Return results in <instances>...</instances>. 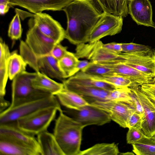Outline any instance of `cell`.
<instances>
[{
    "mask_svg": "<svg viewBox=\"0 0 155 155\" xmlns=\"http://www.w3.org/2000/svg\"><path fill=\"white\" fill-rule=\"evenodd\" d=\"M27 64L21 56L16 51L11 53L8 61L9 78L12 80L18 75L25 71Z\"/></svg>",
    "mask_w": 155,
    "mask_h": 155,
    "instance_id": "obj_28",
    "label": "cell"
},
{
    "mask_svg": "<svg viewBox=\"0 0 155 155\" xmlns=\"http://www.w3.org/2000/svg\"><path fill=\"white\" fill-rule=\"evenodd\" d=\"M130 88L131 101L134 107L136 112L143 117V110L141 102L136 94Z\"/></svg>",
    "mask_w": 155,
    "mask_h": 155,
    "instance_id": "obj_39",
    "label": "cell"
},
{
    "mask_svg": "<svg viewBox=\"0 0 155 155\" xmlns=\"http://www.w3.org/2000/svg\"><path fill=\"white\" fill-rule=\"evenodd\" d=\"M35 25L48 37L60 43L65 38V30L61 24L49 14L39 13L31 16Z\"/></svg>",
    "mask_w": 155,
    "mask_h": 155,
    "instance_id": "obj_12",
    "label": "cell"
},
{
    "mask_svg": "<svg viewBox=\"0 0 155 155\" xmlns=\"http://www.w3.org/2000/svg\"><path fill=\"white\" fill-rule=\"evenodd\" d=\"M31 84L35 89L54 96L64 88L63 83L56 82L39 72H36L31 80Z\"/></svg>",
    "mask_w": 155,
    "mask_h": 155,
    "instance_id": "obj_24",
    "label": "cell"
},
{
    "mask_svg": "<svg viewBox=\"0 0 155 155\" xmlns=\"http://www.w3.org/2000/svg\"><path fill=\"white\" fill-rule=\"evenodd\" d=\"M113 50L114 51L117 53L122 52V43L113 42Z\"/></svg>",
    "mask_w": 155,
    "mask_h": 155,
    "instance_id": "obj_44",
    "label": "cell"
},
{
    "mask_svg": "<svg viewBox=\"0 0 155 155\" xmlns=\"http://www.w3.org/2000/svg\"><path fill=\"white\" fill-rule=\"evenodd\" d=\"M100 41L88 44L83 43L77 46L75 53L77 57L86 58L90 61L102 64L118 62L120 53L110 51L103 46Z\"/></svg>",
    "mask_w": 155,
    "mask_h": 155,
    "instance_id": "obj_6",
    "label": "cell"
},
{
    "mask_svg": "<svg viewBox=\"0 0 155 155\" xmlns=\"http://www.w3.org/2000/svg\"><path fill=\"white\" fill-rule=\"evenodd\" d=\"M135 154L133 152H128L125 153H120L119 155H134Z\"/></svg>",
    "mask_w": 155,
    "mask_h": 155,
    "instance_id": "obj_46",
    "label": "cell"
},
{
    "mask_svg": "<svg viewBox=\"0 0 155 155\" xmlns=\"http://www.w3.org/2000/svg\"><path fill=\"white\" fill-rule=\"evenodd\" d=\"M94 76L99 79L112 84L117 88L129 87L132 84L130 79L115 73L102 76Z\"/></svg>",
    "mask_w": 155,
    "mask_h": 155,
    "instance_id": "obj_32",
    "label": "cell"
},
{
    "mask_svg": "<svg viewBox=\"0 0 155 155\" xmlns=\"http://www.w3.org/2000/svg\"><path fill=\"white\" fill-rule=\"evenodd\" d=\"M122 52L127 53H135L146 52L151 49V48L143 45L132 42L122 43Z\"/></svg>",
    "mask_w": 155,
    "mask_h": 155,
    "instance_id": "obj_35",
    "label": "cell"
},
{
    "mask_svg": "<svg viewBox=\"0 0 155 155\" xmlns=\"http://www.w3.org/2000/svg\"><path fill=\"white\" fill-rule=\"evenodd\" d=\"M81 71L87 74L97 76L114 73L112 69L105 64L91 61Z\"/></svg>",
    "mask_w": 155,
    "mask_h": 155,
    "instance_id": "obj_31",
    "label": "cell"
},
{
    "mask_svg": "<svg viewBox=\"0 0 155 155\" xmlns=\"http://www.w3.org/2000/svg\"><path fill=\"white\" fill-rule=\"evenodd\" d=\"M67 80L78 84L100 88L108 91H111L117 88L111 84L99 79L93 75L87 74L81 71L69 77Z\"/></svg>",
    "mask_w": 155,
    "mask_h": 155,
    "instance_id": "obj_22",
    "label": "cell"
},
{
    "mask_svg": "<svg viewBox=\"0 0 155 155\" xmlns=\"http://www.w3.org/2000/svg\"><path fill=\"white\" fill-rule=\"evenodd\" d=\"M35 60L33 69L35 72L62 81L65 79L59 67L58 61L51 54L40 56L36 55Z\"/></svg>",
    "mask_w": 155,
    "mask_h": 155,
    "instance_id": "obj_18",
    "label": "cell"
},
{
    "mask_svg": "<svg viewBox=\"0 0 155 155\" xmlns=\"http://www.w3.org/2000/svg\"><path fill=\"white\" fill-rule=\"evenodd\" d=\"M102 11L125 17L128 14L129 0H96Z\"/></svg>",
    "mask_w": 155,
    "mask_h": 155,
    "instance_id": "obj_26",
    "label": "cell"
},
{
    "mask_svg": "<svg viewBox=\"0 0 155 155\" xmlns=\"http://www.w3.org/2000/svg\"><path fill=\"white\" fill-rule=\"evenodd\" d=\"M131 89L129 87L117 88L110 91L108 96V100L117 101H130Z\"/></svg>",
    "mask_w": 155,
    "mask_h": 155,
    "instance_id": "obj_34",
    "label": "cell"
},
{
    "mask_svg": "<svg viewBox=\"0 0 155 155\" xmlns=\"http://www.w3.org/2000/svg\"><path fill=\"white\" fill-rule=\"evenodd\" d=\"M53 134L64 155H78L84 127L72 118L59 111Z\"/></svg>",
    "mask_w": 155,
    "mask_h": 155,
    "instance_id": "obj_2",
    "label": "cell"
},
{
    "mask_svg": "<svg viewBox=\"0 0 155 155\" xmlns=\"http://www.w3.org/2000/svg\"><path fill=\"white\" fill-rule=\"evenodd\" d=\"M0 135L5 136L26 144L38 151L42 155L41 150L35 136L23 130L17 126L16 121L0 124Z\"/></svg>",
    "mask_w": 155,
    "mask_h": 155,
    "instance_id": "obj_19",
    "label": "cell"
},
{
    "mask_svg": "<svg viewBox=\"0 0 155 155\" xmlns=\"http://www.w3.org/2000/svg\"><path fill=\"white\" fill-rule=\"evenodd\" d=\"M141 90L149 97L155 99V82L140 86Z\"/></svg>",
    "mask_w": 155,
    "mask_h": 155,
    "instance_id": "obj_40",
    "label": "cell"
},
{
    "mask_svg": "<svg viewBox=\"0 0 155 155\" xmlns=\"http://www.w3.org/2000/svg\"><path fill=\"white\" fill-rule=\"evenodd\" d=\"M28 25L25 41L27 45L38 56L50 54L57 43L40 30L34 24L32 18L28 21Z\"/></svg>",
    "mask_w": 155,
    "mask_h": 155,
    "instance_id": "obj_10",
    "label": "cell"
},
{
    "mask_svg": "<svg viewBox=\"0 0 155 155\" xmlns=\"http://www.w3.org/2000/svg\"><path fill=\"white\" fill-rule=\"evenodd\" d=\"M62 10L67 18L65 38L76 45L88 42L91 33L102 13L90 0H73Z\"/></svg>",
    "mask_w": 155,
    "mask_h": 155,
    "instance_id": "obj_1",
    "label": "cell"
},
{
    "mask_svg": "<svg viewBox=\"0 0 155 155\" xmlns=\"http://www.w3.org/2000/svg\"><path fill=\"white\" fill-rule=\"evenodd\" d=\"M92 1L94 5L96 8H98L99 7V4H98L96 0H90Z\"/></svg>",
    "mask_w": 155,
    "mask_h": 155,
    "instance_id": "obj_48",
    "label": "cell"
},
{
    "mask_svg": "<svg viewBox=\"0 0 155 155\" xmlns=\"http://www.w3.org/2000/svg\"><path fill=\"white\" fill-rule=\"evenodd\" d=\"M136 94L142 105L143 110L141 130L148 137L155 136V106L148 97L141 90L140 86L129 87Z\"/></svg>",
    "mask_w": 155,
    "mask_h": 155,
    "instance_id": "obj_13",
    "label": "cell"
},
{
    "mask_svg": "<svg viewBox=\"0 0 155 155\" xmlns=\"http://www.w3.org/2000/svg\"><path fill=\"white\" fill-rule=\"evenodd\" d=\"M37 136V139L42 155H64L53 134L47 130Z\"/></svg>",
    "mask_w": 155,
    "mask_h": 155,
    "instance_id": "obj_21",
    "label": "cell"
},
{
    "mask_svg": "<svg viewBox=\"0 0 155 155\" xmlns=\"http://www.w3.org/2000/svg\"><path fill=\"white\" fill-rule=\"evenodd\" d=\"M64 112L84 127L92 125L101 126L110 122L111 120L106 111L91 104L82 107L79 110L68 109Z\"/></svg>",
    "mask_w": 155,
    "mask_h": 155,
    "instance_id": "obj_9",
    "label": "cell"
},
{
    "mask_svg": "<svg viewBox=\"0 0 155 155\" xmlns=\"http://www.w3.org/2000/svg\"><path fill=\"white\" fill-rule=\"evenodd\" d=\"M151 138L154 140L155 141V136H153V137H151Z\"/></svg>",
    "mask_w": 155,
    "mask_h": 155,
    "instance_id": "obj_50",
    "label": "cell"
},
{
    "mask_svg": "<svg viewBox=\"0 0 155 155\" xmlns=\"http://www.w3.org/2000/svg\"><path fill=\"white\" fill-rule=\"evenodd\" d=\"M9 1L10 0H0V4H5L10 5Z\"/></svg>",
    "mask_w": 155,
    "mask_h": 155,
    "instance_id": "obj_47",
    "label": "cell"
},
{
    "mask_svg": "<svg viewBox=\"0 0 155 155\" xmlns=\"http://www.w3.org/2000/svg\"><path fill=\"white\" fill-rule=\"evenodd\" d=\"M119 62L129 65L143 73L155 76V50L143 53H120Z\"/></svg>",
    "mask_w": 155,
    "mask_h": 155,
    "instance_id": "obj_11",
    "label": "cell"
},
{
    "mask_svg": "<svg viewBox=\"0 0 155 155\" xmlns=\"http://www.w3.org/2000/svg\"><path fill=\"white\" fill-rule=\"evenodd\" d=\"M154 79H155V78H154Z\"/></svg>",
    "mask_w": 155,
    "mask_h": 155,
    "instance_id": "obj_52",
    "label": "cell"
},
{
    "mask_svg": "<svg viewBox=\"0 0 155 155\" xmlns=\"http://www.w3.org/2000/svg\"><path fill=\"white\" fill-rule=\"evenodd\" d=\"M11 103L5 100L4 97H0V112L5 110L9 107Z\"/></svg>",
    "mask_w": 155,
    "mask_h": 155,
    "instance_id": "obj_42",
    "label": "cell"
},
{
    "mask_svg": "<svg viewBox=\"0 0 155 155\" xmlns=\"http://www.w3.org/2000/svg\"><path fill=\"white\" fill-rule=\"evenodd\" d=\"M0 155H41L31 146L0 135Z\"/></svg>",
    "mask_w": 155,
    "mask_h": 155,
    "instance_id": "obj_20",
    "label": "cell"
},
{
    "mask_svg": "<svg viewBox=\"0 0 155 155\" xmlns=\"http://www.w3.org/2000/svg\"></svg>",
    "mask_w": 155,
    "mask_h": 155,
    "instance_id": "obj_53",
    "label": "cell"
},
{
    "mask_svg": "<svg viewBox=\"0 0 155 155\" xmlns=\"http://www.w3.org/2000/svg\"><path fill=\"white\" fill-rule=\"evenodd\" d=\"M55 106L61 109L54 95L25 102L13 107H8L0 113V124L16 122L19 118L41 108Z\"/></svg>",
    "mask_w": 155,
    "mask_h": 155,
    "instance_id": "obj_5",
    "label": "cell"
},
{
    "mask_svg": "<svg viewBox=\"0 0 155 155\" xmlns=\"http://www.w3.org/2000/svg\"><path fill=\"white\" fill-rule=\"evenodd\" d=\"M68 51L67 47L62 45L60 43L55 45L50 54L59 61L66 54Z\"/></svg>",
    "mask_w": 155,
    "mask_h": 155,
    "instance_id": "obj_38",
    "label": "cell"
},
{
    "mask_svg": "<svg viewBox=\"0 0 155 155\" xmlns=\"http://www.w3.org/2000/svg\"><path fill=\"white\" fill-rule=\"evenodd\" d=\"M36 72L24 71L16 76L12 80V101L10 107L49 96L52 95L35 88L31 80Z\"/></svg>",
    "mask_w": 155,
    "mask_h": 155,
    "instance_id": "obj_3",
    "label": "cell"
},
{
    "mask_svg": "<svg viewBox=\"0 0 155 155\" xmlns=\"http://www.w3.org/2000/svg\"><path fill=\"white\" fill-rule=\"evenodd\" d=\"M150 100L153 102L155 106V99L151 98L148 97Z\"/></svg>",
    "mask_w": 155,
    "mask_h": 155,
    "instance_id": "obj_49",
    "label": "cell"
},
{
    "mask_svg": "<svg viewBox=\"0 0 155 155\" xmlns=\"http://www.w3.org/2000/svg\"><path fill=\"white\" fill-rule=\"evenodd\" d=\"M22 32V29L19 15L17 13L9 24L8 30V35L13 40H17L21 37Z\"/></svg>",
    "mask_w": 155,
    "mask_h": 155,
    "instance_id": "obj_33",
    "label": "cell"
},
{
    "mask_svg": "<svg viewBox=\"0 0 155 155\" xmlns=\"http://www.w3.org/2000/svg\"><path fill=\"white\" fill-rule=\"evenodd\" d=\"M144 135L141 129L133 127L129 128L126 136L127 143H134L140 139Z\"/></svg>",
    "mask_w": 155,
    "mask_h": 155,
    "instance_id": "obj_36",
    "label": "cell"
},
{
    "mask_svg": "<svg viewBox=\"0 0 155 155\" xmlns=\"http://www.w3.org/2000/svg\"><path fill=\"white\" fill-rule=\"evenodd\" d=\"M120 153L117 144L102 143L96 144L86 150H81L78 155H117Z\"/></svg>",
    "mask_w": 155,
    "mask_h": 155,
    "instance_id": "obj_27",
    "label": "cell"
},
{
    "mask_svg": "<svg viewBox=\"0 0 155 155\" xmlns=\"http://www.w3.org/2000/svg\"><path fill=\"white\" fill-rule=\"evenodd\" d=\"M104 64L110 68L114 73L130 79L132 82L131 86H141L144 84L153 83L155 81V76L142 72L124 63Z\"/></svg>",
    "mask_w": 155,
    "mask_h": 155,
    "instance_id": "obj_16",
    "label": "cell"
},
{
    "mask_svg": "<svg viewBox=\"0 0 155 155\" xmlns=\"http://www.w3.org/2000/svg\"><path fill=\"white\" fill-rule=\"evenodd\" d=\"M62 110L55 106L43 108L18 119V127L23 130L35 136L47 130L54 119L57 111Z\"/></svg>",
    "mask_w": 155,
    "mask_h": 155,
    "instance_id": "obj_4",
    "label": "cell"
},
{
    "mask_svg": "<svg viewBox=\"0 0 155 155\" xmlns=\"http://www.w3.org/2000/svg\"><path fill=\"white\" fill-rule=\"evenodd\" d=\"M103 46L107 49L111 51L115 52L113 50V42H111L106 44H103Z\"/></svg>",
    "mask_w": 155,
    "mask_h": 155,
    "instance_id": "obj_45",
    "label": "cell"
},
{
    "mask_svg": "<svg viewBox=\"0 0 155 155\" xmlns=\"http://www.w3.org/2000/svg\"><path fill=\"white\" fill-rule=\"evenodd\" d=\"M0 97H4L8 78V61L11 53L8 45L1 37L0 39Z\"/></svg>",
    "mask_w": 155,
    "mask_h": 155,
    "instance_id": "obj_25",
    "label": "cell"
},
{
    "mask_svg": "<svg viewBox=\"0 0 155 155\" xmlns=\"http://www.w3.org/2000/svg\"><path fill=\"white\" fill-rule=\"evenodd\" d=\"M73 0H10L11 7L20 6L34 14L45 10H62Z\"/></svg>",
    "mask_w": 155,
    "mask_h": 155,
    "instance_id": "obj_14",
    "label": "cell"
},
{
    "mask_svg": "<svg viewBox=\"0 0 155 155\" xmlns=\"http://www.w3.org/2000/svg\"><path fill=\"white\" fill-rule=\"evenodd\" d=\"M62 83L64 88L77 94L89 104L97 101L108 100L110 91L78 84L67 79L64 80Z\"/></svg>",
    "mask_w": 155,
    "mask_h": 155,
    "instance_id": "obj_17",
    "label": "cell"
},
{
    "mask_svg": "<svg viewBox=\"0 0 155 155\" xmlns=\"http://www.w3.org/2000/svg\"><path fill=\"white\" fill-rule=\"evenodd\" d=\"M89 62L90 61L86 60H79L75 68L74 72V75L86 67Z\"/></svg>",
    "mask_w": 155,
    "mask_h": 155,
    "instance_id": "obj_41",
    "label": "cell"
},
{
    "mask_svg": "<svg viewBox=\"0 0 155 155\" xmlns=\"http://www.w3.org/2000/svg\"><path fill=\"white\" fill-rule=\"evenodd\" d=\"M55 96L62 105L68 109L79 110L89 104L77 94L64 87Z\"/></svg>",
    "mask_w": 155,
    "mask_h": 155,
    "instance_id": "obj_23",
    "label": "cell"
},
{
    "mask_svg": "<svg viewBox=\"0 0 155 155\" xmlns=\"http://www.w3.org/2000/svg\"><path fill=\"white\" fill-rule=\"evenodd\" d=\"M11 7L9 5L0 4V13L1 15H3L7 13Z\"/></svg>",
    "mask_w": 155,
    "mask_h": 155,
    "instance_id": "obj_43",
    "label": "cell"
},
{
    "mask_svg": "<svg viewBox=\"0 0 155 155\" xmlns=\"http://www.w3.org/2000/svg\"><path fill=\"white\" fill-rule=\"evenodd\" d=\"M153 27L155 28V26Z\"/></svg>",
    "mask_w": 155,
    "mask_h": 155,
    "instance_id": "obj_51",
    "label": "cell"
},
{
    "mask_svg": "<svg viewBox=\"0 0 155 155\" xmlns=\"http://www.w3.org/2000/svg\"><path fill=\"white\" fill-rule=\"evenodd\" d=\"M132 144V151L137 155H155V141L151 137L144 135Z\"/></svg>",
    "mask_w": 155,
    "mask_h": 155,
    "instance_id": "obj_30",
    "label": "cell"
},
{
    "mask_svg": "<svg viewBox=\"0 0 155 155\" xmlns=\"http://www.w3.org/2000/svg\"><path fill=\"white\" fill-rule=\"evenodd\" d=\"M143 117L136 111L133 113L129 118L127 123V128L134 127L141 130Z\"/></svg>",
    "mask_w": 155,
    "mask_h": 155,
    "instance_id": "obj_37",
    "label": "cell"
},
{
    "mask_svg": "<svg viewBox=\"0 0 155 155\" xmlns=\"http://www.w3.org/2000/svg\"><path fill=\"white\" fill-rule=\"evenodd\" d=\"M128 14L138 25L153 27L152 9L149 0H129Z\"/></svg>",
    "mask_w": 155,
    "mask_h": 155,
    "instance_id": "obj_15",
    "label": "cell"
},
{
    "mask_svg": "<svg viewBox=\"0 0 155 155\" xmlns=\"http://www.w3.org/2000/svg\"><path fill=\"white\" fill-rule=\"evenodd\" d=\"M91 104L106 111L111 120L124 128H127V123L129 118L133 113L136 111L131 100L97 101Z\"/></svg>",
    "mask_w": 155,
    "mask_h": 155,
    "instance_id": "obj_8",
    "label": "cell"
},
{
    "mask_svg": "<svg viewBox=\"0 0 155 155\" xmlns=\"http://www.w3.org/2000/svg\"><path fill=\"white\" fill-rule=\"evenodd\" d=\"M79 60L75 53L68 51L58 61L59 66L64 79L74 75V72Z\"/></svg>",
    "mask_w": 155,
    "mask_h": 155,
    "instance_id": "obj_29",
    "label": "cell"
},
{
    "mask_svg": "<svg viewBox=\"0 0 155 155\" xmlns=\"http://www.w3.org/2000/svg\"><path fill=\"white\" fill-rule=\"evenodd\" d=\"M121 16L103 12L93 29L88 43L99 41L107 36H112L120 33L123 25Z\"/></svg>",
    "mask_w": 155,
    "mask_h": 155,
    "instance_id": "obj_7",
    "label": "cell"
}]
</instances>
